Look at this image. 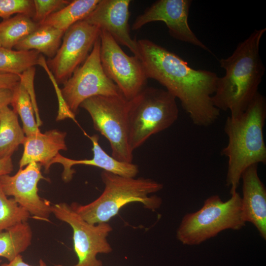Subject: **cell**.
I'll return each mask as SVG.
<instances>
[{
  "label": "cell",
  "instance_id": "obj_14",
  "mask_svg": "<svg viewBox=\"0 0 266 266\" xmlns=\"http://www.w3.org/2000/svg\"><path fill=\"white\" fill-rule=\"evenodd\" d=\"M130 0H100L95 9L83 20L109 33L119 44L126 46L139 58L137 40L130 32Z\"/></svg>",
  "mask_w": 266,
  "mask_h": 266
},
{
  "label": "cell",
  "instance_id": "obj_32",
  "mask_svg": "<svg viewBox=\"0 0 266 266\" xmlns=\"http://www.w3.org/2000/svg\"><path fill=\"white\" fill-rule=\"evenodd\" d=\"M0 266H33L29 265L24 261L21 255L17 256L15 259L7 263H3ZM37 266H48L46 263L42 259L39 261V265Z\"/></svg>",
  "mask_w": 266,
  "mask_h": 266
},
{
  "label": "cell",
  "instance_id": "obj_16",
  "mask_svg": "<svg viewBox=\"0 0 266 266\" xmlns=\"http://www.w3.org/2000/svg\"><path fill=\"white\" fill-rule=\"evenodd\" d=\"M84 134L91 141L93 145V157L91 159L73 160L65 157L58 154L51 161V166L55 163L63 165L64 170L62 178L64 181L69 182L75 171L72 166L77 165L92 166L102 169L104 171L128 177H135L138 173L137 165L118 161L109 156L100 146L98 134L89 135L85 132Z\"/></svg>",
  "mask_w": 266,
  "mask_h": 266
},
{
  "label": "cell",
  "instance_id": "obj_1",
  "mask_svg": "<svg viewBox=\"0 0 266 266\" xmlns=\"http://www.w3.org/2000/svg\"><path fill=\"white\" fill-rule=\"evenodd\" d=\"M137 42L147 78L156 80L178 99L194 125L213 124L220 111L212 100L217 74L192 68L178 55L150 40L141 39Z\"/></svg>",
  "mask_w": 266,
  "mask_h": 266
},
{
  "label": "cell",
  "instance_id": "obj_7",
  "mask_svg": "<svg viewBox=\"0 0 266 266\" xmlns=\"http://www.w3.org/2000/svg\"><path fill=\"white\" fill-rule=\"evenodd\" d=\"M128 100L123 95L97 96L84 100L80 106L90 115L94 129L109 142L111 156L133 163V152L129 144Z\"/></svg>",
  "mask_w": 266,
  "mask_h": 266
},
{
  "label": "cell",
  "instance_id": "obj_21",
  "mask_svg": "<svg viewBox=\"0 0 266 266\" xmlns=\"http://www.w3.org/2000/svg\"><path fill=\"white\" fill-rule=\"evenodd\" d=\"M33 236L27 222H22L0 232V257L12 261L30 246Z\"/></svg>",
  "mask_w": 266,
  "mask_h": 266
},
{
  "label": "cell",
  "instance_id": "obj_4",
  "mask_svg": "<svg viewBox=\"0 0 266 266\" xmlns=\"http://www.w3.org/2000/svg\"><path fill=\"white\" fill-rule=\"evenodd\" d=\"M101 178L104 185L102 194L91 202L70 205L86 222L91 224L108 223L125 205L139 202L145 208L155 211L162 203V199L151 194L163 188V185L150 178L128 177L103 170Z\"/></svg>",
  "mask_w": 266,
  "mask_h": 266
},
{
  "label": "cell",
  "instance_id": "obj_25",
  "mask_svg": "<svg viewBox=\"0 0 266 266\" xmlns=\"http://www.w3.org/2000/svg\"><path fill=\"white\" fill-rule=\"evenodd\" d=\"M30 214L13 198L8 199L0 185V232L27 222Z\"/></svg>",
  "mask_w": 266,
  "mask_h": 266
},
{
  "label": "cell",
  "instance_id": "obj_26",
  "mask_svg": "<svg viewBox=\"0 0 266 266\" xmlns=\"http://www.w3.org/2000/svg\"><path fill=\"white\" fill-rule=\"evenodd\" d=\"M34 12L33 0H0V17L3 20L15 14L25 15L32 18Z\"/></svg>",
  "mask_w": 266,
  "mask_h": 266
},
{
  "label": "cell",
  "instance_id": "obj_11",
  "mask_svg": "<svg viewBox=\"0 0 266 266\" xmlns=\"http://www.w3.org/2000/svg\"><path fill=\"white\" fill-rule=\"evenodd\" d=\"M100 33L98 27L84 20L75 23L65 33L56 54L46 63L57 83L64 84L85 61Z\"/></svg>",
  "mask_w": 266,
  "mask_h": 266
},
{
  "label": "cell",
  "instance_id": "obj_3",
  "mask_svg": "<svg viewBox=\"0 0 266 266\" xmlns=\"http://www.w3.org/2000/svg\"><path fill=\"white\" fill-rule=\"evenodd\" d=\"M266 120V100L259 93L243 112L227 118L224 131L228 143L221 153L228 159L226 185L231 195L237 192L246 168L253 165L266 164L264 137Z\"/></svg>",
  "mask_w": 266,
  "mask_h": 266
},
{
  "label": "cell",
  "instance_id": "obj_31",
  "mask_svg": "<svg viewBox=\"0 0 266 266\" xmlns=\"http://www.w3.org/2000/svg\"><path fill=\"white\" fill-rule=\"evenodd\" d=\"M13 169V165L11 157L0 159V176L9 174Z\"/></svg>",
  "mask_w": 266,
  "mask_h": 266
},
{
  "label": "cell",
  "instance_id": "obj_22",
  "mask_svg": "<svg viewBox=\"0 0 266 266\" xmlns=\"http://www.w3.org/2000/svg\"><path fill=\"white\" fill-rule=\"evenodd\" d=\"M39 24L30 17L17 14L0 23L1 47L12 49L21 40L28 36Z\"/></svg>",
  "mask_w": 266,
  "mask_h": 266
},
{
  "label": "cell",
  "instance_id": "obj_13",
  "mask_svg": "<svg viewBox=\"0 0 266 266\" xmlns=\"http://www.w3.org/2000/svg\"><path fill=\"white\" fill-rule=\"evenodd\" d=\"M192 1L191 0H157L136 17L132 29L138 30L148 23L163 22L173 38L210 52L196 36L188 24Z\"/></svg>",
  "mask_w": 266,
  "mask_h": 266
},
{
  "label": "cell",
  "instance_id": "obj_17",
  "mask_svg": "<svg viewBox=\"0 0 266 266\" xmlns=\"http://www.w3.org/2000/svg\"><path fill=\"white\" fill-rule=\"evenodd\" d=\"M66 133L52 130L42 133L26 136L24 142V152L19 162L20 168L32 163L43 166L48 172L52 160L60 150H67L65 138Z\"/></svg>",
  "mask_w": 266,
  "mask_h": 266
},
{
  "label": "cell",
  "instance_id": "obj_20",
  "mask_svg": "<svg viewBox=\"0 0 266 266\" xmlns=\"http://www.w3.org/2000/svg\"><path fill=\"white\" fill-rule=\"evenodd\" d=\"M100 0H74L53 13L39 25L53 27L65 33L71 26L84 19Z\"/></svg>",
  "mask_w": 266,
  "mask_h": 266
},
{
  "label": "cell",
  "instance_id": "obj_15",
  "mask_svg": "<svg viewBox=\"0 0 266 266\" xmlns=\"http://www.w3.org/2000/svg\"><path fill=\"white\" fill-rule=\"evenodd\" d=\"M258 165H253L243 172L241 205L243 218L253 224L260 236L266 239V189L259 178Z\"/></svg>",
  "mask_w": 266,
  "mask_h": 266
},
{
  "label": "cell",
  "instance_id": "obj_30",
  "mask_svg": "<svg viewBox=\"0 0 266 266\" xmlns=\"http://www.w3.org/2000/svg\"><path fill=\"white\" fill-rule=\"evenodd\" d=\"M12 97V90L0 88V109L11 103Z\"/></svg>",
  "mask_w": 266,
  "mask_h": 266
},
{
  "label": "cell",
  "instance_id": "obj_12",
  "mask_svg": "<svg viewBox=\"0 0 266 266\" xmlns=\"http://www.w3.org/2000/svg\"><path fill=\"white\" fill-rule=\"evenodd\" d=\"M41 165L32 163L24 168H20L14 175L0 176V185L5 194L12 196L34 218L49 221L52 213L50 202L38 195V183L40 180H47L41 172Z\"/></svg>",
  "mask_w": 266,
  "mask_h": 266
},
{
  "label": "cell",
  "instance_id": "obj_34",
  "mask_svg": "<svg viewBox=\"0 0 266 266\" xmlns=\"http://www.w3.org/2000/svg\"><path fill=\"white\" fill-rule=\"evenodd\" d=\"M0 47H1V44H0Z\"/></svg>",
  "mask_w": 266,
  "mask_h": 266
},
{
  "label": "cell",
  "instance_id": "obj_10",
  "mask_svg": "<svg viewBox=\"0 0 266 266\" xmlns=\"http://www.w3.org/2000/svg\"><path fill=\"white\" fill-rule=\"evenodd\" d=\"M100 58L106 75L130 100L146 86L148 78L140 59L130 56L106 31L100 30Z\"/></svg>",
  "mask_w": 266,
  "mask_h": 266
},
{
  "label": "cell",
  "instance_id": "obj_24",
  "mask_svg": "<svg viewBox=\"0 0 266 266\" xmlns=\"http://www.w3.org/2000/svg\"><path fill=\"white\" fill-rule=\"evenodd\" d=\"M40 53L37 51H20L0 47V72L20 75L38 65Z\"/></svg>",
  "mask_w": 266,
  "mask_h": 266
},
{
  "label": "cell",
  "instance_id": "obj_6",
  "mask_svg": "<svg viewBox=\"0 0 266 266\" xmlns=\"http://www.w3.org/2000/svg\"><path fill=\"white\" fill-rule=\"evenodd\" d=\"M245 224L238 192L226 201L218 195H213L204 200L199 210L183 217L176 237L183 244L199 245L223 231L240 230Z\"/></svg>",
  "mask_w": 266,
  "mask_h": 266
},
{
  "label": "cell",
  "instance_id": "obj_2",
  "mask_svg": "<svg viewBox=\"0 0 266 266\" xmlns=\"http://www.w3.org/2000/svg\"><path fill=\"white\" fill-rule=\"evenodd\" d=\"M266 31V28L254 30L237 45L231 56L219 61L225 74L218 77L212 100L220 111H230V116H237L246 109L259 93L265 72L260 44Z\"/></svg>",
  "mask_w": 266,
  "mask_h": 266
},
{
  "label": "cell",
  "instance_id": "obj_5",
  "mask_svg": "<svg viewBox=\"0 0 266 266\" xmlns=\"http://www.w3.org/2000/svg\"><path fill=\"white\" fill-rule=\"evenodd\" d=\"M176 98L166 90L145 87L128 100L129 144L133 152L152 135L171 126L177 120Z\"/></svg>",
  "mask_w": 266,
  "mask_h": 266
},
{
  "label": "cell",
  "instance_id": "obj_8",
  "mask_svg": "<svg viewBox=\"0 0 266 266\" xmlns=\"http://www.w3.org/2000/svg\"><path fill=\"white\" fill-rule=\"evenodd\" d=\"M100 48V36L82 65L63 84L61 90L66 104L75 116L78 113L80 104L91 97L122 95L117 86L103 69Z\"/></svg>",
  "mask_w": 266,
  "mask_h": 266
},
{
  "label": "cell",
  "instance_id": "obj_18",
  "mask_svg": "<svg viewBox=\"0 0 266 266\" xmlns=\"http://www.w3.org/2000/svg\"><path fill=\"white\" fill-rule=\"evenodd\" d=\"M65 33L53 27L39 25L32 33L19 41L15 46L16 50H35L49 57L56 54Z\"/></svg>",
  "mask_w": 266,
  "mask_h": 266
},
{
  "label": "cell",
  "instance_id": "obj_28",
  "mask_svg": "<svg viewBox=\"0 0 266 266\" xmlns=\"http://www.w3.org/2000/svg\"><path fill=\"white\" fill-rule=\"evenodd\" d=\"M38 65L42 66L46 70V72L48 74L49 76L51 77H50L51 80L53 85H54L55 88L56 92L58 96L59 105L58 115L57 116V120L59 121L66 118H69L73 120V121H74L75 123H77V122L75 119V116L69 110L62 96L61 90L57 85V83L54 76L48 69L46 63L45 61H44V58L42 55H41L40 56Z\"/></svg>",
  "mask_w": 266,
  "mask_h": 266
},
{
  "label": "cell",
  "instance_id": "obj_29",
  "mask_svg": "<svg viewBox=\"0 0 266 266\" xmlns=\"http://www.w3.org/2000/svg\"><path fill=\"white\" fill-rule=\"evenodd\" d=\"M20 81V76L0 72V88L13 90Z\"/></svg>",
  "mask_w": 266,
  "mask_h": 266
},
{
  "label": "cell",
  "instance_id": "obj_23",
  "mask_svg": "<svg viewBox=\"0 0 266 266\" xmlns=\"http://www.w3.org/2000/svg\"><path fill=\"white\" fill-rule=\"evenodd\" d=\"M11 104L13 110L20 117L23 130L26 136L41 133L37 125L33 102L23 82L19 83L12 90Z\"/></svg>",
  "mask_w": 266,
  "mask_h": 266
},
{
  "label": "cell",
  "instance_id": "obj_19",
  "mask_svg": "<svg viewBox=\"0 0 266 266\" xmlns=\"http://www.w3.org/2000/svg\"><path fill=\"white\" fill-rule=\"evenodd\" d=\"M17 114L5 106L0 109V159L11 157L25 138Z\"/></svg>",
  "mask_w": 266,
  "mask_h": 266
},
{
  "label": "cell",
  "instance_id": "obj_9",
  "mask_svg": "<svg viewBox=\"0 0 266 266\" xmlns=\"http://www.w3.org/2000/svg\"><path fill=\"white\" fill-rule=\"evenodd\" d=\"M52 213L59 220L68 224L73 231V248L78 258L72 266H102L97 258L98 254H108L112 247L107 236L112 231L108 223L91 224L85 221L66 203L53 204Z\"/></svg>",
  "mask_w": 266,
  "mask_h": 266
},
{
  "label": "cell",
  "instance_id": "obj_33",
  "mask_svg": "<svg viewBox=\"0 0 266 266\" xmlns=\"http://www.w3.org/2000/svg\"><path fill=\"white\" fill-rule=\"evenodd\" d=\"M56 266H63V265H56Z\"/></svg>",
  "mask_w": 266,
  "mask_h": 266
},
{
  "label": "cell",
  "instance_id": "obj_27",
  "mask_svg": "<svg viewBox=\"0 0 266 266\" xmlns=\"http://www.w3.org/2000/svg\"><path fill=\"white\" fill-rule=\"evenodd\" d=\"M34 12L32 19L40 24L53 13L60 10L69 2L66 0H33Z\"/></svg>",
  "mask_w": 266,
  "mask_h": 266
}]
</instances>
